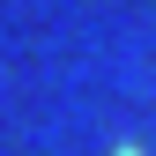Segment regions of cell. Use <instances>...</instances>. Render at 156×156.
I'll return each instance as SVG.
<instances>
[{"mask_svg":"<svg viewBox=\"0 0 156 156\" xmlns=\"http://www.w3.org/2000/svg\"><path fill=\"white\" fill-rule=\"evenodd\" d=\"M112 156H141V149H112Z\"/></svg>","mask_w":156,"mask_h":156,"instance_id":"cell-1","label":"cell"}]
</instances>
